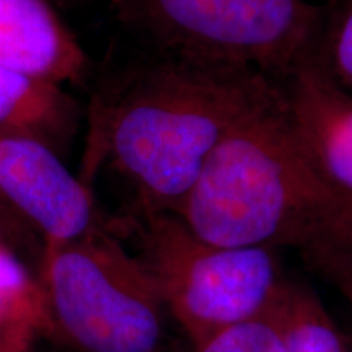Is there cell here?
Returning <instances> with one entry per match:
<instances>
[{
	"label": "cell",
	"mask_w": 352,
	"mask_h": 352,
	"mask_svg": "<svg viewBox=\"0 0 352 352\" xmlns=\"http://www.w3.org/2000/svg\"><path fill=\"white\" fill-rule=\"evenodd\" d=\"M280 98L279 82L258 69L166 54L101 101L88 157L109 162L144 214H175L215 148Z\"/></svg>",
	"instance_id": "1"
},
{
	"label": "cell",
	"mask_w": 352,
	"mask_h": 352,
	"mask_svg": "<svg viewBox=\"0 0 352 352\" xmlns=\"http://www.w3.org/2000/svg\"><path fill=\"white\" fill-rule=\"evenodd\" d=\"M171 215L219 246H294L303 254L352 250V202L324 183L294 144L283 98L215 148Z\"/></svg>",
	"instance_id": "2"
},
{
	"label": "cell",
	"mask_w": 352,
	"mask_h": 352,
	"mask_svg": "<svg viewBox=\"0 0 352 352\" xmlns=\"http://www.w3.org/2000/svg\"><path fill=\"white\" fill-rule=\"evenodd\" d=\"M47 323L78 352H162L165 303L135 256L98 230L46 245Z\"/></svg>",
	"instance_id": "3"
},
{
	"label": "cell",
	"mask_w": 352,
	"mask_h": 352,
	"mask_svg": "<svg viewBox=\"0 0 352 352\" xmlns=\"http://www.w3.org/2000/svg\"><path fill=\"white\" fill-rule=\"evenodd\" d=\"M135 258L189 346L261 318L284 279L274 250L208 243L171 214H144Z\"/></svg>",
	"instance_id": "4"
},
{
	"label": "cell",
	"mask_w": 352,
	"mask_h": 352,
	"mask_svg": "<svg viewBox=\"0 0 352 352\" xmlns=\"http://www.w3.org/2000/svg\"><path fill=\"white\" fill-rule=\"evenodd\" d=\"M165 54L248 65L283 78L318 46L321 13L305 0H111Z\"/></svg>",
	"instance_id": "5"
},
{
	"label": "cell",
	"mask_w": 352,
	"mask_h": 352,
	"mask_svg": "<svg viewBox=\"0 0 352 352\" xmlns=\"http://www.w3.org/2000/svg\"><path fill=\"white\" fill-rule=\"evenodd\" d=\"M0 197L43 233L46 245L96 230L90 188L70 173L51 145L32 135L0 132Z\"/></svg>",
	"instance_id": "6"
},
{
	"label": "cell",
	"mask_w": 352,
	"mask_h": 352,
	"mask_svg": "<svg viewBox=\"0 0 352 352\" xmlns=\"http://www.w3.org/2000/svg\"><path fill=\"white\" fill-rule=\"evenodd\" d=\"M279 85L294 144L320 178L352 202V95L328 72L318 46Z\"/></svg>",
	"instance_id": "7"
},
{
	"label": "cell",
	"mask_w": 352,
	"mask_h": 352,
	"mask_svg": "<svg viewBox=\"0 0 352 352\" xmlns=\"http://www.w3.org/2000/svg\"><path fill=\"white\" fill-rule=\"evenodd\" d=\"M87 64L47 0H0V67L63 85L80 80Z\"/></svg>",
	"instance_id": "8"
},
{
	"label": "cell",
	"mask_w": 352,
	"mask_h": 352,
	"mask_svg": "<svg viewBox=\"0 0 352 352\" xmlns=\"http://www.w3.org/2000/svg\"><path fill=\"white\" fill-rule=\"evenodd\" d=\"M74 120V103L60 85L0 67V132L32 135L52 147Z\"/></svg>",
	"instance_id": "9"
},
{
	"label": "cell",
	"mask_w": 352,
	"mask_h": 352,
	"mask_svg": "<svg viewBox=\"0 0 352 352\" xmlns=\"http://www.w3.org/2000/svg\"><path fill=\"white\" fill-rule=\"evenodd\" d=\"M266 316L285 352H349L346 336L308 285L284 277Z\"/></svg>",
	"instance_id": "10"
},
{
	"label": "cell",
	"mask_w": 352,
	"mask_h": 352,
	"mask_svg": "<svg viewBox=\"0 0 352 352\" xmlns=\"http://www.w3.org/2000/svg\"><path fill=\"white\" fill-rule=\"evenodd\" d=\"M19 323H47L41 284L0 243V331Z\"/></svg>",
	"instance_id": "11"
},
{
	"label": "cell",
	"mask_w": 352,
	"mask_h": 352,
	"mask_svg": "<svg viewBox=\"0 0 352 352\" xmlns=\"http://www.w3.org/2000/svg\"><path fill=\"white\" fill-rule=\"evenodd\" d=\"M184 352V351H179ZM186 352H285L279 333L266 315L219 333Z\"/></svg>",
	"instance_id": "12"
},
{
	"label": "cell",
	"mask_w": 352,
	"mask_h": 352,
	"mask_svg": "<svg viewBox=\"0 0 352 352\" xmlns=\"http://www.w3.org/2000/svg\"><path fill=\"white\" fill-rule=\"evenodd\" d=\"M318 50L328 72L352 95V0H347Z\"/></svg>",
	"instance_id": "13"
},
{
	"label": "cell",
	"mask_w": 352,
	"mask_h": 352,
	"mask_svg": "<svg viewBox=\"0 0 352 352\" xmlns=\"http://www.w3.org/2000/svg\"><path fill=\"white\" fill-rule=\"evenodd\" d=\"M303 256L352 303V250H320Z\"/></svg>",
	"instance_id": "14"
},
{
	"label": "cell",
	"mask_w": 352,
	"mask_h": 352,
	"mask_svg": "<svg viewBox=\"0 0 352 352\" xmlns=\"http://www.w3.org/2000/svg\"><path fill=\"white\" fill-rule=\"evenodd\" d=\"M38 324L19 323L7 328L0 336V352H19L21 347L32 344Z\"/></svg>",
	"instance_id": "15"
},
{
	"label": "cell",
	"mask_w": 352,
	"mask_h": 352,
	"mask_svg": "<svg viewBox=\"0 0 352 352\" xmlns=\"http://www.w3.org/2000/svg\"><path fill=\"white\" fill-rule=\"evenodd\" d=\"M19 352H32V344H26L25 347H21Z\"/></svg>",
	"instance_id": "16"
},
{
	"label": "cell",
	"mask_w": 352,
	"mask_h": 352,
	"mask_svg": "<svg viewBox=\"0 0 352 352\" xmlns=\"http://www.w3.org/2000/svg\"><path fill=\"white\" fill-rule=\"evenodd\" d=\"M347 346H349V352H352V336H346Z\"/></svg>",
	"instance_id": "17"
},
{
	"label": "cell",
	"mask_w": 352,
	"mask_h": 352,
	"mask_svg": "<svg viewBox=\"0 0 352 352\" xmlns=\"http://www.w3.org/2000/svg\"><path fill=\"white\" fill-rule=\"evenodd\" d=\"M7 329V328H6ZM6 329H2V331H0V336H2V334H3V331H6Z\"/></svg>",
	"instance_id": "18"
}]
</instances>
